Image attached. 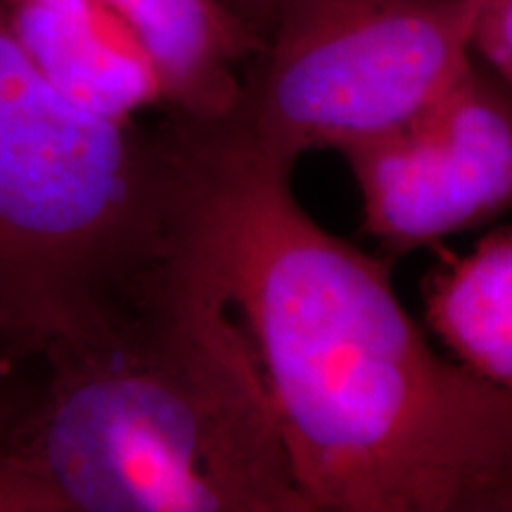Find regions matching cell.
<instances>
[{
    "label": "cell",
    "instance_id": "cell-1",
    "mask_svg": "<svg viewBox=\"0 0 512 512\" xmlns=\"http://www.w3.org/2000/svg\"><path fill=\"white\" fill-rule=\"evenodd\" d=\"M174 254L240 320L309 512H512V394L439 356L389 259L318 226L230 119H178Z\"/></svg>",
    "mask_w": 512,
    "mask_h": 512
},
{
    "label": "cell",
    "instance_id": "cell-2",
    "mask_svg": "<svg viewBox=\"0 0 512 512\" xmlns=\"http://www.w3.org/2000/svg\"><path fill=\"white\" fill-rule=\"evenodd\" d=\"M19 453L60 512H309L247 332L178 256L102 335L43 351Z\"/></svg>",
    "mask_w": 512,
    "mask_h": 512
},
{
    "label": "cell",
    "instance_id": "cell-3",
    "mask_svg": "<svg viewBox=\"0 0 512 512\" xmlns=\"http://www.w3.org/2000/svg\"><path fill=\"white\" fill-rule=\"evenodd\" d=\"M183 190L176 121L76 105L0 0V320L38 354L102 335L169 261Z\"/></svg>",
    "mask_w": 512,
    "mask_h": 512
},
{
    "label": "cell",
    "instance_id": "cell-4",
    "mask_svg": "<svg viewBox=\"0 0 512 512\" xmlns=\"http://www.w3.org/2000/svg\"><path fill=\"white\" fill-rule=\"evenodd\" d=\"M477 0H285L228 114L292 169L392 136L470 67Z\"/></svg>",
    "mask_w": 512,
    "mask_h": 512
},
{
    "label": "cell",
    "instance_id": "cell-5",
    "mask_svg": "<svg viewBox=\"0 0 512 512\" xmlns=\"http://www.w3.org/2000/svg\"><path fill=\"white\" fill-rule=\"evenodd\" d=\"M389 261L512 211V91L470 67L392 136L344 152Z\"/></svg>",
    "mask_w": 512,
    "mask_h": 512
},
{
    "label": "cell",
    "instance_id": "cell-6",
    "mask_svg": "<svg viewBox=\"0 0 512 512\" xmlns=\"http://www.w3.org/2000/svg\"><path fill=\"white\" fill-rule=\"evenodd\" d=\"M15 31L48 81L86 110L138 119L164 86L138 36L102 0H8Z\"/></svg>",
    "mask_w": 512,
    "mask_h": 512
},
{
    "label": "cell",
    "instance_id": "cell-7",
    "mask_svg": "<svg viewBox=\"0 0 512 512\" xmlns=\"http://www.w3.org/2000/svg\"><path fill=\"white\" fill-rule=\"evenodd\" d=\"M155 62L164 112L211 124L238 107L249 64L266 36L221 0H102Z\"/></svg>",
    "mask_w": 512,
    "mask_h": 512
},
{
    "label": "cell",
    "instance_id": "cell-8",
    "mask_svg": "<svg viewBox=\"0 0 512 512\" xmlns=\"http://www.w3.org/2000/svg\"><path fill=\"white\" fill-rule=\"evenodd\" d=\"M425 318L460 366L512 394V228L439 259L425 280Z\"/></svg>",
    "mask_w": 512,
    "mask_h": 512
},
{
    "label": "cell",
    "instance_id": "cell-9",
    "mask_svg": "<svg viewBox=\"0 0 512 512\" xmlns=\"http://www.w3.org/2000/svg\"><path fill=\"white\" fill-rule=\"evenodd\" d=\"M41 382V356L0 373V512H60L19 453V427Z\"/></svg>",
    "mask_w": 512,
    "mask_h": 512
},
{
    "label": "cell",
    "instance_id": "cell-10",
    "mask_svg": "<svg viewBox=\"0 0 512 512\" xmlns=\"http://www.w3.org/2000/svg\"><path fill=\"white\" fill-rule=\"evenodd\" d=\"M472 53L512 91V0H477Z\"/></svg>",
    "mask_w": 512,
    "mask_h": 512
},
{
    "label": "cell",
    "instance_id": "cell-11",
    "mask_svg": "<svg viewBox=\"0 0 512 512\" xmlns=\"http://www.w3.org/2000/svg\"><path fill=\"white\" fill-rule=\"evenodd\" d=\"M34 356H41V354L31 347L27 339L17 335L10 325H5L3 320H0V373Z\"/></svg>",
    "mask_w": 512,
    "mask_h": 512
},
{
    "label": "cell",
    "instance_id": "cell-12",
    "mask_svg": "<svg viewBox=\"0 0 512 512\" xmlns=\"http://www.w3.org/2000/svg\"><path fill=\"white\" fill-rule=\"evenodd\" d=\"M283 3L285 0H245L249 19L264 36H268V31H271L273 19L278 15V10L283 8Z\"/></svg>",
    "mask_w": 512,
    "mask_h": 512
},
{
    "label": "cell",
    "instance_id": "cell-13",
    "mask_svg": "<svg viewBox=\"0 0 512 512\" xmlns=\"http://www.w3.org/2000/svg\"><path fill=\"white\" fill-rule=\"evenodd\" d=\"M221 3H226L230 10H233V12H238L240 17H245L249 24H254L252 19H249V15H247V5H245V0H221Z\"/></svg>",
    "mask_w": 512,
    "mask_h": 512
}]
</instances>
